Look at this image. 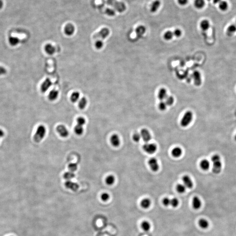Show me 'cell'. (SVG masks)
I'll use <instances>...</instances> for the list:
<instances>
[{
  "label": "cell",
  "mask_w": 236,
  "mask_h": 236,
  "mask_svg": "<svg viewBox=\"0 0 236 236\" xmlns=\"http://www.w3.org/2000/svg\"><path fill=\"white\" fill-rule=\"evenodd\" d=\"M211 161H212V171L215 174H219L222 170V164L220 157L217 154H215L212 156Z\"/></svg>",
  "instance_id": "6da1fadb"
},
{
  "label": "cell",
  "mask_w": 236,
  "mask_h": 236,
  "mask_svg": "<svg viewBox=\"0 0 236 236\" xmlns=\"http://www.w3.org/2000/svg\"><path fill=\"white\" fill-rule=\"evenodd\" d=\"M47 132L46 128L43 125H40L37 128L34 135V140L36 143H40L44 138Z\"/></svg>",
  "instance_id": "7a4b0ae2"
},
{
  "label": "cell",
  "mask_w": 236,
  "mask_h": 236,
  "mask_svg": "<svg viewBox=\"0 0 236 236\" xmlns=\"http://www.w3.org/2000/svg\"><path fill=\"white\" fill-rule=\"evenodd\" d=\"M107 4L113 7L115 10L120 13L123 12L126 9V5L122 2H118L117 0H107Z\"/></svg>",
  "instance_id": "3957f363"
},
{
  "label": "cell",
  "mask_w": 236,
  "mask_h": 236,
  "mask_svg": "<svg viewBox=\"0 0 236 236\" xmlns=\"http://www.w3.org/2000/svg\"><path fill=\"white\" fill-rule=\"evenodd\" d=\"M193 119V113L190 111L186 112L181 121V125L183 127L188 126L192 121Z\"/></svg>",
  "instance_id": "277c9868"
},
{
  "label": "cell",
  "mask_w": 236,
  "mask_h": 236,
  "mask_svg": "<svg viewBox=\"0 0 236 236\" xmlns=\"http://www.w3.org/2000/svg\"><path fill=\"white\" fill-rule=\"evenodd\" d=\"M143 150L149 154H153L157 150V146L154 143H147L143 146Z\"/></svg>",
  "instance_id": "5b68a950"
},
{
  "label": "cell",
  "mask_w": 236,
  "mask_h": 236,
  "mask_svg": "<svg viewBox=\"0 0 236 236\" xmlns=\"http://www.w3.org/2000/svg\"><path fill=\"white\" fill-rule=\"evenodd\" d=\"M57 133L61 137L66 138L69 135V131L66 126L63 125H59L56 128Z\"/></svg>",
  "instance_id": "8992f818"
},
{
  "label": "cell",
  "mask_w": 236,
  "mask_h": 236,
  "mask_svg": "<svg viewBox=\"0 0 236 236\" xmlns=\"http://www.w3.org/2000/svg\"><path fill=\"white\" fill-rule=\"evenodd\" d=\"M148 164L152 171L156 172L158 170L159 168L158 163L155 158L153 157L149 160Z\"/></svg>",
  "instance_id": "52a82bcc"
},
{
  "label": "cell",
  "mask_w": 236,
  "mask_h": 236,
  "mask_svg": "<svg viewBox=\"0 0 236 236\" xmlns=\"http://www.w3.org/2000/svg\"><path fill=\"white\" fill-rule=\"evenodd\" d=\"M52 82L49 78H47L42 83L40 87L41 92L44 93L47 92L52 86Z\"/></svg>",
  "instance_id": "ba28073f"
},
{
  "label": "cell",
  "mask_w": 236,
  "mask_h": 236,
  "mask_svg": "<svg viewBox=\"0 0 236 236\" xmlns=\"http://www.w3.org/2000/svg\"><path fill=\"white\" fill-rule=\"evenodd\" d=\"M140 135L143 141L146 143H148L151 140V134L147 129H142L140 132Z\"/></svg>",
  "instance_id": "9c48e42d"
},
{
  "label": "cell",
  "mask_w": 236,
  "mask_h": 236,
  "mask_svg": "<svg viewBox=\"0 0 236 236\" xmlns=\"http://www.w3.org/2000/svg\"><path fill=\"white\" fill-rule=\"evenodd\" d=\"M65 185L66 188L73 191H76L79 188V185L77 183L73 182L71 180H67L65 183Z\"/></svg>",
  "instance_id": "30bf717a"
},
{
  "label": "cell",
  "mask_w": 236,
  "mask_h": 236,
  "mask_svg": "<svg viewBox=\"0 0 236 236\" xmlns=\"http://www.w3.org/2000/svg\"><path fill=\"white\" fill-rule=\"evenodd\" d=\"M194 83L197 86H199L201 85L202 83V78H201V74L198 71H195L193 72V74Z\"/></svg>",
  "instance_id": "8fae6325"
},
{
  "label": "cell",
  "mask_w": 236,
  "mask_h": 236,
  "mask_svg": "<svg viewBox=\"0 0 236 236\" xmlns=\"http://www.w3.org/2000/svg\"><path fill=\"white\" fill-rule=\"evenodd\" d=\"M182 181L184 185L186 188H192L193 186V183L191 178L188 175H185L182 178Z\"/></svg>",
  "instance_id": "7c38bea8"
},
{
  "label": "cell",
  "mask_w": 236,
  "mask_h": 236,
  "mask_svg": "<svg viewBox=\"0 0 236 236\" xmlns=\"http://www.w3.org/2000/svg\"><path fill=\"white\" fill-rule=\"evenodd\" d=\"M75 27L71 24L66 25L64 28V33L66 35L71 36L73 35L75 32Z\"/></svg>",
  "instance_id": "4fadbf2b"
},
{
  "label": "cell",
  "mask_w": 236,
  "mask_h": 236,
  "mask_svg": "<svg viewBox=\"0 0 236 236\" xmlns=\"http://www.w3.org/2000/svg\"><path fill=\"white\" fill-rule=\"evenodd\" d=\"M110 142L112 146L118 147L120 144V138L117 134H114L111 136Z\"/></svg>",
  "instance_id": "5bb4252c"
},
{
  "label": "cell",
  "mask_w": 236,
  "mask_h": 236,
  "mask_svg": "<svg viewBox=\"0 0 236 236\" xmlns=\"http://www.w3.org/2000/svg\"><path fill=\"white\" fill-rule=\"evenodd\" d=\"M110 33V31L108 28H104L102 29L97 34L98 37L101 38L102 39H105L109 36Z\"/></svg>",
  "instance_id": "9a60e30c"
},
{
  "label": "cell",
  "mask_w": 236,
  "mask_h": 236,
  "mask_svg": "<svg viewBox=\"0 0 236 236\" xmlns=\"http://www.w3.org/2000/svg\"><path fill=\"white\" fill-rule=\"evenodd\" d=\"M202 202L198 197L195 196L192 199V207L195 209H199L201 207Z\"/></svg>",
  "instance_id": "2e32d148"
},
{
  "label": "cell",
  "mask_w": 236,
  "mask_h": 236,
  "mask_svg": "<svg viewBox=\"0 0 236 236\" xmlns=\"http://www.w3.org/2000/svg\"><path fill=\"white\" fill-rule=\"evenodd\" d=\"M44 49H45V52L50 55H52L56 52V49L55 47L50 43L47 44L45 46Z\"/></svg>",
  "instance_id": "e0dca14e"
},
{
  "label": "cell",
  "mask_w": 236,
  "mask_h": 236,
  "mask_svg": "<svg viewBox=\"0 0 236 236\" xmlns=\"http://www.w3.org/2000/svg\"><path fill=\"white\" fill-rule=\"evenodd\" d=\"M161 6V2L159 0H155L152 3L150 6V10L151 12L154 13L157 11Z\"/></svg>",
  "instance_id": "ac0fdd59"
},
{
  "label": "cell",
  "mask_w": 236,
  "mask_h": 236,
  "mask_svg": "<svg viewBox=\"0 0 236 236\" xmlns=\"http://www.w3.org/2000/svg\"><path fill=\"white\" fill-rule=\"evenodd\" d=\"M59 92L55 89H54L50 92L48 95V98L50 100L54 101L56 100L58 98Z\"/></svg>",
  "instance_id": "d6986e66"
},
{
  "label": "cell",
  "mask_w": 236,
  "mask_h": 236,
  "mask_svg": "<svg viewBox=\"0 0 236 236\" xmlns=\"http://www.w3.org/2000/svg\"><path fill=\"white\" fill-rule=\"evenodd\" d=\"M167 90L164 88H161L159 90L158 93V97L160 100L163 101L167 97Z\"/></svg>",
  "instance_id": "ffe728a7"
},
{
  "label": "cell",
  "mask_w": 236,
  "mask_h": 236,
  "mask_svg": "<svg viewBox=\"0 0 236 236\" xmlns=\"http://www.w3.org/2000/svg\"><path fill=\"white\" fill-rule=\"evenodd\" d=\"M9 42L10 45L14 47L19 44L20 42V40L17 37L11 36L9 37Z\"/></svg>",
  "instance_id": "44dd1931"
},
{
  "label": "cell",
  "mask_w": 236,
  "mask_h": 236,
  "mask_svg": "<svg viewBox=\"0 0 236 236\" xmlns=\"http://www.w3.org/2000/svg\"><path fill=\"white\" fill-rule=\"evenodd\" d=\"M151 200L148 198H146L143 199L141 202L140 205L142 208L145 209H147L150 207L151 205Z\"/></svg>",
  "instance_id": "7402d4cb"
},
{
  "label": "cell",
  "mask_w": 236,
  "mask_h": 236,
  "mask_svg": "<svg viewBox=\"0 0 236 236\" xmlns=\"http://www.w3.org/2000/svg\"><path fill=\"white\" fill-rule=\"evenodd\" d=\"M146 32V28L144 26H139L136 29V33L138 37H140L145 33Z\"/></svg>",
  "instance_id": "603a6c76"
},
{
  "label": "cell",
  "mask_w": 236,
  "mask_h": 236,
  "mask_svg": "<svg viewBox=\"0 0 236 236\" xmlns=\"http://www.w3.org/2000/svg\"><path fill=\"white\" fill-rule=\"evenodd\" d=\"M171 154L173 157H179L182 154V151L181 148L179 147H176L173 149L172 152H171Z\"/></svg>",
  "instance_id": "cb8c5ba5"
},
{
  "label": "cell",
  "mask_w": 236,
  "mask_h": 236,
  "mask_svg": "<svg viewBox=\"0 0 236 236\" xmlns=\"http://www.w3.org/2000/svg\"><path fill=\"white\" fill-rule=\"evenodd\" d=\"M200 166L202 170L207 171L209 169V167H210V163L208 160L204 159L201 161L200 164Z\"/></svg>",
  "instance_id": "d4e9b609"
},
{
  "label": "cell",
  "mask_w": 236,
  "mask_h": 236,
  "mask_svg": "<svg viewBox=\"0 0 236 236\" xmlns=\"http://www.w3.org/2000/svg\"><path fill=\"white\" fill-rule=\"evenodd\" d=\"M236 32V26L234 24H232L228 27L226 30V34L228 36H231Z\"/></svg>",
  "instance_id": "484cf974"
},
{
  "label": "cell",
  "mask_w": 236,
  "mask_h": 236,
  "mask_svg": "<svg viewBox=\"0 0 236 236\" xmlns=\"http://www.w3.org/2000/svg\"><path fill=\"white\" fill-rule=\"evenodd\" d=\"M199 225L202 229H207L209 226V223L207 219H201L199 221Z\"/></svg>",
  "instance_id": "4316f807"
},
{
  "label": "cell",
  "mask_w": 236,
  "mask_h": 236,
  "mask_svg": "<svg viewBox=\"0 0 236 236\" xmlns=\"http://www.w3.org/2000/svg\"><path fill=\"white\" fill-rule=\"evenodd\" d=\"M210 27V24L208 20H204L201 21L200 23V27L203 31H207Z\"/></svg>",
  "instance_id": "83f0119b"
},
{
  "label": "cell",
  "mask_w": 236,
  "mask_h": 236,
  "mask_svg": "<svg viewBox=\"0 0 236 236\" xmlns=\"http://www.w3.org/2000/svg\"><path fill=\"white\" fill-rule=\"evenodd\" d=\"M205 2L204 0H195L194 5L195 7L198 9H202L205 5Z\"/></svg>",
  "instance_id": "f1b7e54d"
},
{
  "label": "cell",
  "mask_w": 236,
  "mask_h": 236,
  "mask_svg": "<svg viewBox=\"0 0 236 236\" xmlns=\"http://www.w3.org/2000/svg\"><path fill=\"white\" fill-rule=\"evenodd\" d=\"M80 96V95L79 92H74L72 94V95H71V101L74 103L76 102L79 100Z\"/></svg>",
  "instance_id": "f546056e"
},
{
  "label": "cell",
  "mask_w": 236,
  "mask_h": 236,
  "mask_svg": "<svg viewBox=\"0 0 236 236\" xmlns=\"http://www.w3.org/2000/svg\"><path fill=\"white\" fill-rule=\"evenodd\" d=\"M87 105V100L85 97L82 98L80 99L78 103V106L80 109H85Z\"/></svg>",
  "instance_id": "4dcf8cb0"
},
{
  "label": "cell",
  "mask_w": 236,
  "mask_h": 236,
  "mask_svg": "<svg viewBox=\"0 0 236 236\" xmlns=\"http://www.w3.org/2000/svg\"><path fill=\"white\" fill-rule=\"evenodd\" d=\"M75 176V174L73 172L69 171L65 172L64 174V178L65 179L67 180H71L74 178Z\"/></svg>",
  "instance_id": "1f68e13d"
},
{
  "label": "cell",
  "mask_w": 236,
  "mask_h": 236,
  "mask_svg": "<svg viewBox=\"0 0 236 236\" xmlns=\"http://www.w3.org/2000/svg\"><path fill=\"white\" fill-rule=\"evenodd\" d=\"M74 130L75 132V133L78 136H80L83 133V126H80L79 125H77L75 126Z\"/></svg>",
  "instance_id": "d6a6232c"
},
{
  "label": "cell",
  "mask_w": 236,
  "mask_h": 236,
  "mask_svg": "<svg viewBox=\"0 0 236 236\" xmlns=\"http://www.w3.org/2000/svg\"><path fill=\"white\" fill-rule=\"evenodd\" d=\"M141 227L143 231L147 232L150 230L151 225L147 221H144L141 223Z\"/></svg>",
  "instance_id": "836d02e7"
},
{
  "label": "cell",
  "mask_w": 236,
  "mask_h": 236,
  "mask_svg": "<svg viewBox=\"0 0 236 236\" xmlns=\"http://www.w3.org/2000/svg\"><path fill=\"white\" fill-rule=\"evenodd\" d=\"M115 178L112 175H109L105 179V182L108 185H111L114 183Z\"/></svg>",
  "instance_id": "e575fe53"
},
{
  "label": "cell",
  "mask_w": 236,
  "mask_h": 236,
  "mask_svg": "<svg viewBox=\"0 0 236 236\" xmlns=\"http://www.w3.org/2000/svg\"><path fill=\"white\" fill-rule=\"evenodd\" d=\"M219 7L220 10L222 11H225L227 9L228 7V3L225 1H221L219 4Z\"/></svg>",
  "instance_id": "d590c367"
},
{
  "label": "cell",
  "mask_w": 236,
  "mask_h": 236,
  "mask_svg": "<svg viewBox=\"0 0 236 236\" xmlns=\"http://www.w3.org/2000/svg\"><path fill=\"white\" fill-rule=\"evenodd\" d=\"M186 187L184 184H178L176 186V190L177 192L179 193H183L186 191Z\"/></svg>",
  "instance_id": "8d00e7d4"
},
{
  "label": "cell",
  "mask_w": 236,
  "mask_h": 236,
  "mask_svg": "<svg viewBox=\"0 0 236 236\" xmlns=\"http://www.w3.org/2000/svg\"><path fill=\"white\" fill-rule=\"evenodd\" d=\"M165 102L167 105L171 106L173 104L174 102V98L172 96H168L165 98Z\"/></svg>",
  "instance_id": "74e56055"
},
{
  "label": "cell",
  "mask_w": 236,
  "mask_h": 236,
  "mask_svg": "<svg viewBox=\"0 0 236 236\" xmlns=\"http://www.w3.org/2000/svg\"><path fill=\"white\" fill-rule=\"evenodd\" d=\"M173 36H174L173 33L172 32L170 31H168L164 33V37L165 40H171L173 38Z\"/></svg>",
  "instance_id": "f35d334b"
},
{
  "label": "cell",
  "mask_w": 236,
  "mask_h": 236,
  "mask_svg": "<svg viewBox=\"0 0 236 236\" xmlns=\"http://www.w3.org/2000/svg\"><path fill=\"white\" fill-rule=\"evenodd\" d=\"M68 169L70 171L74 172L78 169V165L75 163H71L68 165Z\"/></svg>",
  "instance_id": "ab89813d"
},
{
  "label": "cell",
  "mask_w": 236,
  "mask_h": 236,
  "mask_svg": "<svg viewBox=\"0 0 236 236\" xmlns=\"http://www.w3.org/2000/svg\"><path fill=\"white\" fill-rule=\"evenodd\" d=\"M179 205V200L177 198H173L172 199H171V204L173 207L176 208Z\"/></svg>",
  "instance_id": "60d3db41"
},
{
  "label": "cell",
  "mask_w": 236,
  "mask_h": 236,
  "mask_svg": "<svg viewBox=\"0 0 236 236\" xmlns=\"http://www.w3.org/2000/svg\"><path fill=\"white\" fill-rule=\"evenodd\" d=\"M77 122L78 125L83 126L86 123V120L83 117H79L77 119Z\"/></svg>",
  "instance_id": "b9f144b4"
},
{
  "label": "cell",
  "mask_w": 236,
  "mask_h": 236,
  "mask_svg": "<svg viewBox=\"0 0 236 236\" xmlns=\"http://www.w3.org/2000/svg\"><path fill=\"white\" fill-rule=\"evenodd\" d=\"M103 42L101 40H98V41H96L95 44V47L97 49H98V50H100L101 49H102L103 47Z\"/></svg>",
  "instance_id": "7bdbcfd3"
},
{
  "label": "cell",
  "mask_w": 236,
  "mask_h": 236,
  "mask_svg": "<svg viewBox=\"0 0 236 236\" xmlns=\"http://www.w3.org/2000/svg\"><path fill=\"white\" fill-rule=\"evenodd\" d=\"M141 138V136L140 134L139 133H135L133 135V140H134L135 142H138L140 140Z\"/></svg>",
  "instance_id": "ee69618b"
},
{
  "label": "cell",
  "mask_w": 236,
  "mask_h": 236,
  "mask_svg": "<svg viewBox=\"0 0 236 236\" xmlns=\"http://www.w3.org/2000/svg\"><path fill=\"white\" fill-rule=\"evenodd\" d=\"M109 198H110V195L109 194L106 192H104L101 195V198L102 200L104 202L107 201L109 199Z\"/></svg>",
  "instance_id": "f6af8a7d"
},
{
  "label": "cell",
  "mask_w": 236,
  "mask_h": 236,
  "mask_svg": "<svg viewBox=\"0 0 236 236\" xmlns=\"http://www.w3.org/2000/svg\"><path fill=\"white\" fill-rule=\"evenodd\" d=\"M105 13L109 16H113L115 15L116 12L113 9L107 8L105 10Z\"/></svg>",
  "instance_id": "bcb514c9"
},
{
  "label": "cell",
  "mask_w": 236,
  "mask_h": 236,
  "mask_svg": "<svg viewBox=\"0 0 236 236\" xmlns=\"http://www.w3.org/2000/svg\"><path fill=\"white\" fill-rule=\"evenodd\" d=\"M167 105L166 104L165 102H164L163 101H161L160 102V103L159 104V108L161 111H164L167 108Z\"/></svg>",
  "instance_id": "7dc6e473"
},
{
  "label": "cell",
  "mask_w": 236,
  "mask_h": 236,
  "mask_svg": "<svg viewBox=\"0 0 236 236\" xmlns=\"http://www.w3.org/2000/svg\"><path fill=\"white\" fill-rule=\"evenodd\" d=\"M163 203L165 207H168L171 204V199L169 198H165L163 200Z\"/></svg>",
  "instance_id": "c3c4849f"
},
{
  "label": "cell",
  "mask_w": 236,
  "mask_h": 236,
  "mask_svg": "<svg viewBox=\"0 0 236 236\" xmlns=\"http://www.w3.org/2000/svg\"><path fill=\"white\" fill-rule=\"evenodd\" d=\"M173 33L174 35L177 37H180L182 34V32L181 31V30L179 29H176Z\"/></svg>",
  "instance_id": "681fc988"
},
{
  "label": "cell",
  "mask_w": 236,
  "mask_h": 236,
  "mask_svg": "<svg viewBox=\"0 0 236 236\" xmlns=\"http://www.w3.org/2000/svg\"><path fill=\"white\" fill-rule=\"evenodd\" d=\"M7 71L4 67L0 66V76L5 75L7 74Z\"/></svg>",
  "instance_id": "f907efd6"
},
{
  "label": "cell",
  "mask_w": 236,
  "mask_h": 236,
  "mask_svg": "<svg viewBox=\"0 0 236 236\" xmlns=\"http://www.w3.org/2000/svg\"><path fill=\"white\" fill-rule=\"evenodd\" d=\"M178 2L179 4L181 5H185L188 2V0H178Z\"/></svg>",
  "instance_id": "816d5d0a"
},
{
  "label": "cell",
  "mask_w": 236,
  "mask_h": 236,
  "mask_svg": "<svg viewBox=\"0 0 236 236\" xmlns=\"http://www.w3.org/2000/svg\"><path fill=\"white\" fill-rule=\"evenodd\" d=\"M4 135V132L3 131V130H1V129H0V138L3 137Z\"/></svg>",
  "instance_id": "f5cc1de1"
},
{
  "label": "cell",
  "mask_w": 236,
  "mask_h": 236,
  "mask_svg": "<svg viewBox=\"0 0 236 236\" xmlns=\"http://www.w3.org/2000/svg\"><path fill=\"white\" fill-rule=\"evenodd\" d=\"M3 5H4V3H3V1L0 0V9H1L3 7Z\"/></svg>",
  "instance_id": "db71d44e"
},
{
  "label": "cell",
  "mask_w": 236,
  "mask_h": 236,
  "mask_svg": "<svg viewBox=\"0 0 236 236\" xmlns=\"http://www.w3.org/2000/svg\"><path fill=\"white\" fill-rule=\"evenodd\" d=\"M221 1V0H213V2L214 4H219V2Z\"/></svg>",
  "instance_id": "11a10c76"
},
{
  "label": "cell",
  "mask_w": 236,
  "mask_h": 236,
  "mask_svg": "<svg viewBox=\"0 0 236 236\" xmlns=\"http://www.w3.org/2000/svg\"><path fill=\"white\" fill-rule=\"evenodd\" d=\"M235 140H236V135H235Z\"/></svg>",
  "instance_id": "9f6ffc18"
},
{
  "label": "cell",
  "mask_w": 236,
  "mask_h": 236,
  "mask_svg": "<svg viewBox=\"0 0 236 236\" xmlns=\"http://www.w3.org/2000/svg\"><path fill=\"white\" fill-rule=\"evenodd\" d=\"M235 25H236V24H235Z\"/></svg>",
  "instance_id": "6f0895ef"
},
{
  "label": "cell",
  "mask_w": 236,
  "mask_h": 236,
  "mask_svg": "<svg viewBox=\"0 0 236 236\" xmlns=\"http://www.w3.org/2000/svg\"><path fill=\"white\" fill-rule=\"evenodd\" d=\"M208 1H210V0H208Z\"/></svg>",
  "instance_id": "680465c9"
}]
</instances>
